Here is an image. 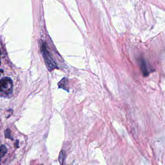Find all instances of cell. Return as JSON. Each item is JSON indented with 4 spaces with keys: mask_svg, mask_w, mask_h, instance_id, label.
<instances>
[{
    "mask_svg": "<svg viewBox=\"0 0 165 165\" xmlns=\"http://www.w3.org/2000/svg\"><path fill=\"white\" fill-rule=\"evenodd\" d=\"M5 133V137L7 138L10 139L11 140H13L12 137L10 135V130L9 129H7L6 131L4 132Z\"/></svg>",
    "mask_w": 165,
    "mask_h": 165,
    "instance_id": "52a82bcc",
    "label": "cell"
},
{
    "mask_svg": "<svg viewBox=\"0 0 165 165\" xmlns=\"http://www.w3.org/2000/svg\"><path fill=\"white\" fill-rule=\"evenodd\" d=\"M140 65L141 69H142V71L143 75L145 76H148L149 75L148 71L147 70L146 63H145V61L144 60H143V59L140 60Z\"/></svg>",
    "mask_w": 165,
    "mask_h": 165,
    "instance_id": "277c9868",
    "label": "cell"
},
{
    "mask_svg": "<svg viewBox=\"0 0 165 165\" xmlns=\"http://www.w3.org/2000/svg\"><path fill=\"white\" fill-rule=\"evenodd\" d=\"M7 152V149L5 145H2L1 146V157L2 158Z\"/></svg>",
    "mask_w": 165,
    "mask_h": 165,
    "instance_id": "5b68a950",
    "label": "cell"
},
{
    "mask_svg": "<svg viewBox=\"0 0 165 165\" xmlns=\"http://www.w3.org/2000/svg\"><path fill=\"white\" fill-rule=\"evenodd\" d=\"M41 50L42 52L43 56L44 57V60L47 66V68L50 69V71H52V69L56 68H58L56 64L55 63L52 58L51 57L49 52H48L47 49L45 45L42 44L41 46Z\"/></svg>",
    "mask_w": 165,
    "mask_h": 165,
    "instance_id": "7a4b0ae2",
    "label": "cell"
},
{
    "mask_svg": "<svg viewBox=\"0 0 165 165\" xmlns=\"http://www.w3.org/2000/svg\"><path fill=\"white\" fill-rule=\"evenodd\" d=\"M68 78H63L61 81L58 83L59 87L60 88H62L64 89V90H66L68 91L69 90L68 87Z\"/></svg>",
    "mask_w": 165,
    "mask_h": 165,
    "instance_id": "3957f363",
    "label": "cell"
},
{
    "mask_svg": "<svg viewBox=\"0 0 165 165\" xmlns=\"http://www.w3.org/2000/svg\"><path fill=\"white\" fill-rule=\"evenodd\" d=\"M64 159H65V155H64V152L62 151L59 156V161L61 164H63V162L64 161Z\"/></svg>",
    "mask_w": 165,
    "mask_h": 165,
    "instance_id": "8992f818",
    "label": "cell"
},
{
    "mask_svg": "<svg viewBox=\"0 0 165 165\" xmlns=\"http://www.w3.org/2000/svg\"><path fill=\"white\" fill-rule=\"evenodd\" d=\"M13 81L9 78H3L0 81V93L2 97H8L13 92Z\"/></svg>",
    "mask_w": 165,
    "mask_h": 165,
    "instance_id": "6da1fadb",
    "label": "cell"
}]
</instances>
